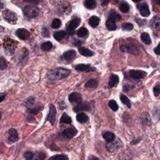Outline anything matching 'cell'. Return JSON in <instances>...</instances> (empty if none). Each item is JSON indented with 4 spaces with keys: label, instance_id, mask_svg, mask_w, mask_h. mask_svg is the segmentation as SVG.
<instances>
[{
    "label": "cell",
    "instance_id": "obj_1",
    "mask_svg": "<svg viewBox=\"0 0 160 160\" xmlns=\"http://www.w3.org/2000/svg\"><path fill=\"white\" fill-rule=\"evenodd\" d=\"M71 71L62 68H56L48 71L46 78L49 81H58L67 78Z\"/></svg>",
    "mask_w": 160,
    "mask_h": 160
},
{
    "label": "cell",
    "instance_id": "obj_2",
    "mask_svg": "<svg viewBox=\"0 0 160 160\" xmlns=\"http://www.w3.org/2000/svg\"><path fill=\"white\" fill-rule=\"evenodd\" d=\"M24 14L28 18H34L39 14V9L37 7L32 5H28L24 8Z\"/></svg>",
    "mask_w": 160,
    "mask_h": 160
},
{
    "label": "cell",
    "instance_id": "obj_3",
    "mask_svg": "<svg viewBox=\"0 0 160 160\" xmlns=\"http://www.w3.org/2000/svg\"><path fill=\"white\" fill-rule=\"evenodd\" d=\"M2 16L3 18L8 22L11 23V24H14L16 22L17 19H18V17L16 16V14L9 10H6L2 12Z\"/></svg>",
    "mask_w": 160,
    "mask_h": 160
},
{
    "label": "cell",
    "instance_id": "obj_4",
    "mask_svg": "<svg viewBox=\"0 0 160 160\" xmlns=\"http://www.w3.org/2000/svg\"><path fill=\"white\" fill-rule=\"evenodd\" d=\"M57 114V111L55 106L52 104L49 105V111L47 116L46 121H49L51 125H54L56 121V116Z\"/></svg>",
    "mask_w": 160,
    "mask_h": 160
},
{
    "label": "cell",
    "instance_id": "obj_5",
    "mask_svg": "<svg viewBox=\"0 0 160 160\" xmlns=\"http://www.w3.org/2000/svg\"><path fill=\"white\" fill-rule=\"evenodd\" d=\"M120 49L121 51L124 52H128L131 53L133 54H137L138 52V48L133 44H124L122 45L120 47Z\"/></svg>",
    "mask_w": 160,
    "mask_h": 160
},
{
    "label": "cell",
    "instance_id": "obj_6",
    "mask_svg": "<svg viewBox=\"0 0 160 160\" xmlns=\"http://www.w3.org/2000/svg\"><path fill=\"white\" fill-rule=\"evenodd\" d=\"M129 74L131 78L135 79H139L144 78L146 76V72L141 70L132 69L129 71Z\"/></svg>",
    "mask_w": 160,
    "mask_h": 160
},
{
    "label": "cell",
    "instance_id": "obj_7",
    "mask_svg": "<svg viewBox=\"0 0 160 160\" xmlns=\"http://www.w3.org/2000/svg\"><path fill=\"white\" fill-rule=\"evenodd\" d=\"M122 145L121 141L118 139L117 141H112L110 142H108L106 144V149L107 150L110 152H112L114 151H116L118 148H119Z\"/></svg>",
    "mask_w": 160,
    "mask_h": 160
},
{
    "label": "cell",
    "instance_id": "obj_8",
    "mask_svg": "<svg viewBox=\"0 0 160 160\" xmlns=\"http://www.w3.org/2000/svg\"><path fill=\"white\" fill-rule=\"evenodd\" d=\"M80 23H81L80 19H79L78 18L72 19L70 21V22H69V25H68V26L67 28L68 32L69 33H70V34H72L73 32L74 29L75 28H76L80 24Z\"/></svg>",
    "mask_w": 160,
    "mask_h": 160
},
{
    "label": "cell",
    "instance_id": "obj_9",
    "mask_svg": "<svg viewBox=\"0 0 160 160\" xmlns=\"http://www.w3.org/2000/svg\"><path fill=\"white\" fill-rule=\"evenodd\" d=\"M68 100L71 102H75L77 103H80L82 101V96L80 93L77 92H73L71 93L68 96Z\"/></svg>",
    "mask_w": 160,
    "mask_h": 160
},
{
    "label": "cell",
    "instance_id": "obj_10",
    "mask_svg": "<svg viewBox=\"0 0 160 160\" xmlns=\"http://www.w3.org/2000/svg\"><path fill=\"white\" fill-rule=\"evenodd\" d=\"M76 134H77V131L75 129L71 128L65 129L62 132V136L67 139L72 138Z\"/></svg>",
    "mask_w": 160,
    "mask_h": 160
},
{
    "label": "cell",
    "instance_id": "obj_11",
    "mask_svg": "<svg viewBox=\"0 0 160 160\" xmlns=\"http://www.w3.org/2000/svg\"><path fill=\"white\" fill-rule=\"evenodd\" d=\"M8 134H9L8 139L11 142H16L17 141L19 140V138L18 133L16 129H15L14 128H11L10 129H9Z\"/></svg>",
    "mask_w": 160,
    "mask_h": 160
},
{
    "label": "cell",
    "instance_id": "obj_12",
    "mask_svg": "<svg viewBox=\"0 0 160 160\" xmlns=\"http://www.w3.org/2000/svg\"><path fill=\"white\" fill-rule=\"evenodd\" d=\"M90 109V105L88 102H80L77 106L74 107L73 111L75 112H79L82 111H89Z\"/></svg>",
    "mask_w": 160,
    "mask_h": 160
},
{
    "label": "cell",
    "instance_id": "obj_13",
    "mask_svg": "<svg viewBox=\"0 0 160 160\" xmlns=\"http://www.w3.org/2000/svg\"><path fill=\"white\" fill-rule=\"evenodd\" d=\"M16 36L19 39H23V40L28 39L30 35L29 32L26 29H23V28L17 29V31H16Z\"/></svg>",
    "mask_w": 160,
    "mask_h": 160
},
{
    "label": "cell",
    "instance_id": "obj_14",
    "mask_svg": "<svg viewBox=\"0 0 160 160\" xmlns=\"http://www.w3.org/2000/svg\"><path fill=\"white\" fill-rule=\"evenodd\" d=\"M76 55V51L74 50L71 49V50H69L68 51H66L63 54V58L68 62H71L75 58Z\"/></svg>",
    "mask_w": 160,
    "mask_h": 160
},
{
    "label": "cell",
    "instance_id": "obj_15",
    "mask_svg": "<svg viewBox=\"0 0 160 160\" xmlns=\"http://www.w3.org/2000/svg\"><path fill=\"white\" fill-rule=\"evenodd\" d=\"M102 136L106 141L107 142H112L114 141L116 138V135L112 132L108 131H103L102 132Z\"/></svg>",
    "mask_w": 160,
    "mask_h": 160
},
{
    "label": "cell",
    "instance_id": "obj_16",
    "mask_svg": "<svg viewBox=\"0 0 160 160\" xmlns=\"http://www.w3.org/2000/svg\"><path fill=\"white\" fill-rule=\"evenodd\" d=\"M150 26L155 29H160V15L155 16L150 21Z\"/></svg>",
    "mask_w": 160,
    "mask_h": 160
},
{
    "label": "cell",
    "instance_id": "obj_17",
    "mask_svg": "<svg viewBox=\"0 0 160 160\" xmlns=\"http://www.w3.org/2000/svg\"><path fill=\"white\" fill-rule=\"evenodd\" d=\"M139 12L141 15L143 17H148L149 16L150 11L147 4L144 3L141 4V6L139 8Z\"/></svg>",
    "mask_w": 160,
    "mask_h": 160
},
{
    "label": "cell",
    "instance_id": "obj_18",
    "mask_svg": "<svg viewBox=\"0 0 160 160\" xmlns=\"http://www.w3.org/2000/svg\"><path fill=\"white\" fill-rule=\"evenodd\" d=\"M78 51H79V52L81 55H82L84 56H86V57L92 56L94 54V52L92 51H91V50H89V49H88L87 48H83V47L79 48H78Z\"/></svg>",
    "mask_w": 160,
    "mask_h": 160
},
{
    "label": "cell",
    "instance_id": "obj_19",
    "mask_svg": "<svg viewBox=\"0 0 160 160\" xmlns=\"http://www.w3.org/2000/svg\"><path fill=\"white\" fill-rule=\"evenodd\" d=\"M140 122L142 125L148 126L151 122V119L149 114L148 113H144L141 115L140 117Z\"/></svg>",
    "mask_w": 160,
    "mask_h": 160
},
{
    "label": "cell",
    "instance_id": "obj_20",
    "mask_svg": "<svg viewBox=\"0 0 160 160\" xmlns=\"http://www.w3.org/2000/svg\"><path fill=\"white\" fill-rule=\"evenodd\" d=\"M76 120L79 123L83 124L88 121V116L85 113L80 112L76 115Z\"/></svg>",
    "mask_w": 160,
    "mask_h": 160
},
{
    "label": "cell",
    "instance_id": "obj_21",
    "mask_svg": "<svg viewBox=\"0 0 160 160\" xmlns=\"http://www.w3.org/2000/svg\"><path fill=\"white\" fill-rule=\"evenodd\" d=\"M119 81V76L116 74H112L110 76L108 81V85L110 88H112L115 84H116Z\"/></svg>",
    "mask_w": 160,
    "mask_h": 160
},
{
    "label": "cell",
    "instance_id": "obj_22",
    "mask_svg": "<svg viewBox=\"0 0 160 160\" xmlns=\"http://www.w3.org/2000/svg\"><path fill=\"white\" fill-rule=\"evenodd\" d=\"M100 22V19L98 17L96 16H92L90 18L89 20V24L92 27V28H96Z\"/></svg>",
    "mask_w": 160,
    "mask_h": 160
},
{
    "label": "cell",
    "instance_id": "obj_23",
    "mask_svg": "<svg viewBox=\"0 0 160 160\" xmlns=\"http://www.w3.org/2000/svg\"><path fill=\"white\" fill-rule=\"evenodd\" d=\"M59 122L60 124H71L72 122V119L69 115L64 112L61 116Z\"/></svg>",
    "mask_w": 160,
    "mask_h": 160
},
{
    "label": "cell",
    "instance_id": "obj_24",
    "mask_svg": "<svg viewBox=\"0 0 160 160\" xmlns=\"http://www.w3.org/2000/svg\"><path fill=\"white\" fill-rule=\"evenodd\" d=\"M90 64H79L76 65L74 68L76 70L79 71H87L88 72L89 68H90Z\"/></svg>",
    "mask_w": 160,
    "mask_h": 160
},
{
    "label": "cell",
    "instance_id": "obj_25",
    "mask_svg": "<svg viewBox=\"0 0 160 160\" xmlns=\"http://www.w3.org/2000/svg\"><path fill=\"white\" fill-rule=\"evenodd\" d=\"M98 85V81L94 79H89L84 84L85 88H96Z\"/></svg>",
    "mask_w": 160,
    "mask_h": 160
},
{
    "label": "cell",
    "instance_id": "obj_26",
    "mask_svg": "<svg viewBox=\"0 0 160 160\" xmlns=\"http://www.w3.org/2000/svg\"><path fill=\"white\" fill-rule=\"evenodd\" d=\"M106 26L107 29L109 31H114L115 29H116L117 26L116 25V22H114V21L110 19H108V20L106 22Z\"/></svg>",
    "mask_w": 160,
    "mask_h": 160
},
{
    "label": "cell",
    "instance_id": "obj_27",
    "mask_svg": "<svg viewBox=\"0 0 160 160\" xmlns=\"http://www.w3.org/2000/svg\"><path fill=\"white\" fill-rule=\"evenodd\" d=\"M43 109L42 106H38L35 108H28L26 109V112L29 114H38L41 110Z\"/></svg>",
    "mask_w": 160,
    "mask_h": 160
},
{
    "label": "cell",
    "instance_id": "obj_28",
    "mask_svg": "<svg viewBox=\"0 0 160 160\" xmlns=\"http://www.w3.org/2000/svg\"><path fill=\"white\" fill-rule=\"evenodd\" d=\"M141 41L146 44H150L151 43V39L148 33L143 32L141 35Z\"/></svg>",
    "mask_w": 160,
    "mask_h": 160
},
{
    "label": "cell",
    "instance_id": "obj_29",
    "mask_svg": "<svg viewBox=\"0 0 160 160\" xmlns=\"http://www.w3.org/2000/svg\"><path fill=\"white\" fill-rule=\"evenodd\" d=\"M66 35V32L64 31H60L55 32L53 34V36H54V38L57 41H60L62 39H63Z\"/></svg>",
    "mask_w": 160,
    "mask_h": 160
},
{
    "label": "cell",
    "instance_id": "obj_30",
    "mask_svg": "<svg viewBox=\"0 0 160 160\" xmlns=\"http://www.w3.org/2000/svg\"><path fill=\"white\" fill-rule=\"evenodd\" d=\"M120 98L121 101L124 104H125L128 108H131V101H130V100L129 99V98L126 96L121 94H120V98Z\"/></svg>",
    "mask_w": 160,
    "mask_h": 160
},
{
    "label": "cell",
    "instance_id": "obj_31",
    "mask_svg": "<svg viewBox=\"0 0 160 160\" xmlns=\"http://www.w3.org/2000/svg\"><path fill=\"white\" fill-rule=\"evenodd\" d=\"M109 19L114 21V22H116V21H119L121 18L119 14H118L117 12H116L115 11H111V12H110V14H109V16L108 18Z\"/></svg>",
    "mask_w": 160,
    "mask_h": 160
},
{
    "label": "cell",
    "instance_id": "obj_32",
    "mask_svg": "<svg viewBox=\"0 0 160 160\" xmlns=\"http://www.w3.org/2000/svg\"><path fill=\"white\" fill-rule=\"evenodd\" d=\"M45 158V154L42 151H37L34 154L32 160H44Z\"/></svg>",
    "mask_w": 160,
    "mask_h": 160
},
{
    "label": "cell",
    "instance_id": "obj_33",
    "mask_svg": "<svg viewBox=\"0 0 160 160\" xmlns=\"http://www.w3.org/2000/svg\"><path fill=\"white\" fill-rule=\"evenodd\" d=\"M88 34V31L86 28L82 27L80 29H79V30L77 32V34L79 38H84L86 37Z\"/></svg>",
    "mask_w": 160,
    "mask_h": 160
},
{
    "label": "cell",
    "instance_id": "obj_34",
    "mask_svg": "<svg viewBox=\"0 0 160 160\" xmlns=\"http://www.w3.org/2000/svg\"><path fill=\"white\" fill-rule=\"evenodd\" d=\"M41 48L42 50L45 51H48L52 49V44L50 41H46L42 44Z\"/></svg>",
    "mask_w": 160,
    "mask_h": 160
},
{
    "label": "cell",
    "instance_id": "obj_35",
    "mask_svg": "<svg viewBox=\"0 0 160 160\" xmlns=\"http://www.w3.org/2000/svg\"><path fill=\"white\" fill-rule=\"evenodd\" d=\"M84 5L88 9H93L96 5V0H86Z\"/></svg>",
    "mask_w": 160,
    "mask_h": 160
},
{
    "label": "cell",
    "instance_id": "obj_36",
    "mask_svg": "<svg viewBox=\"0 0 160 160\" xmlns=\"http://www.w3.org/2000/svg\"><path fill=\"white\" fill-rule=\"evenodd\" d=\"M48 160H68V158L64 154H56L51 157Z\"/></svg>",
    "mask_w": 160,
    "mask_h": 160
},
{
    "label": "cell",
    "instance_id": "obj_37",
    "mask_svg": "<svg viewBox=\"0 0 160 160\" xmlns=\"http://www.w3.org/2000/svg\"><path fill=\"white\" fill-rule=\"evenodd\" d=\"M119 9L121 12H122L124 13H126V12H129V6L128 3L124 2L120 4Z\"/></svg>",
    "mask_w": 160,
    "mask_h": 160
},
{
    "label": "cell",
    "instance_id": "obj_38",
    "mask_svg": "<svg viewBox=\"0 0 160 160\" xmlns=\"http://www.w3.org/2000/svg\"><path fill=\"white\" fill-rule=\"evenodd\" d=\"M109 108L113 111H116L118 109V105L116 102V101L112 99L111 101H109Z\"/></svg>",
    "mask_w": 160,
    "mask_h": 160
},
{
    "label": "cell",
    "instance_id": "obj_39",
    "mask_svg": "<svg viewBox=\"0 0 160 160\" xmlns=\"http://www.w3.org/2000/svg\"><path fill=\"white\" fill-rule=\"evenodd\" d=\"M34 101H35V99H34V98L33 97H29L28 98V99L24 102H25L24 105L27 107V108H30L32 105L34 104Z\"/></svg>",
    "mask_w": 160,
    "mask_h": 160
},
{
    "label": "cell",
    "instance_id": "obj_40",
    "mask_svg": "<svg viewBox=\"0 0 160 160\" xmlns=\"http://www.w3.org/2000/svg\"><path fill=\"white\" fill-rule=\"evenodd\" d=\"M60 26H61V21L57 18L54 19L51 23V27L53 29H57V28H59Z\"/></svg>",
    "mask_w": 160,
    "mask_h": 160
},
{
    "label": "cell",
    "instance_id": "obj_41",
    "mask_svg": "<svg viewBox=\"0 0 160 160\" xmlns=\"http://www.w3.org/2000/svg\"><path fill=\"white\" fill-rule=\"evenodd\" d=\"M133 28H134V26H133L132 24L129 23V22L124 23L122 26V29L124 31H131L133 29Z\"/></svg>",
    "mask_w": 160,
    "mask_h": 160
},
{
    "label": "cell",
    "instance_id": "obj_42",
    "mask_svg": "<svg viewBox=\"0 0 160 160\" xmlns=\"http://www.w3.org/2000/svg\"><path fill=\"white\" fill-rule=\"evenodd\" d=\"M23 156H24V158L26 160H32L33 158V156H34V154L31 151H28L24 153Z\"/></svg>",
    "mask_w": 160,
    "mask_h": 160
},
{
    "label": "cell",
    "instance_id": "obj_43",
    "mask_svg": "<svg viewBox=\"0 0 160 160\" xmlns=\"http://www.w3.org/2000/svg\"><path fill=\"white\" fill-rule=\"evenodd\" d=\"M7 68V62L6 61L2 58H1V61H0V69L1 70H4Z\"/></svg>",
    "mask_w": 160,
    "mask_h": 160
},
{
    "label": "cell",
    "instance_id": "obj_44",
    "mask_svg": "<svg viewBox=\"0 0 160 160\" xmlns=\"http://www.w3.org/2000/svg\"><path fill=\"white\" fill-rule=\"evenodd\" d=\"M153 92L155 96H159V94H160V85H157L154 87Z\"/></svg>",
    "mask_w": 160,
    "mask_h": 160
},
{
    "label": "cell",
    "instance_id": "obj_45",
    "mask_svg": "<svg viewBox=\"0 0 160 160\" xmlns=\"http://www.w3.org/2000/svg\"><path fill=\"white\" fill-rule=\"evenodd\" d=\"M25 2H29L30 4H39L41 0H24Z\"/></svg>",
    "mask_w": 160,
    "mask_h": 160
},
{
    "label": "cell",
    "instance_id": "obj_46",
    "mask_svg": "<svg viewBox=\"0 0 160 160\" xmlns=\"http://www.w3.org/2000/svg\"><path fill=\"white\" fill-rule=\"evenodd\" d=\"M154 51L157 55H160V44H159L156 48H154Z\"/></svg>",
    "mask_w": 160,
    "mask_h": 160
},
{
    "label": "cell",
    "instance_id": "obj_47",
    "mask_svg": "<svg viewBox=\"0 0 160 160\" xmlns=\"http://www.w3.org/2000/svg\"><path fill=\"white\" fill-rule=\"evenodd\" d=\"M42 34L43 35V36H45V37H48V35H49V33H48V31L46 29H43L42 31Z\"/></svg>",
    "mask_w": 160,
    "mask_h": 160
},
{
    "label": "cell",
    "instance_id": "obj_48",
    "mask_svg": "<svg viewBox=\"0 0 160 160\" xmlns=\"http://www.w3.org/2000/svg\"><path fill=\"white\" fill-rule=\"evenodd\" d=\"M89 160H99V158L98 157H96L95 156L91 155V156H90L89 157Z\"/></svg>",
    "mask_w": 160,
    "mask_h": 160
},
{
    "label": "cell",
    "instance_id": "obj_49",
    "mask_svg": "<svg viewBox=\"0 0 160 160\" xmlns=\"http://www.w3.org/2000/svg\"><path fill=\"white\" fill-rule=\"evenodd\" d=\"M139 140H140V139H134L133 141H131V144H136V143H137Z\"/></svg>",
    "mask_w": 160,
    "mask_h": 160
},
{
    "label": "cell",
    "instance_id": "obj_50",
    "mask_svg": "<svg viewBox=\"0 0 160 160\" xmlns=\"http://www.w3.org/2000/svg\"><path fill=\"white\" fill-rule=\"evenodd\" d=\"M4 99H5V95H2V96H1V100H0V101H1V102H2Z\"/></svg>",
    "mask_w": 160,
    "mask_h": 160
},
{
    "label": "cell",
    "instance_id": "obj_51",
    "mask_svg": "<svg viewBox=\"0 0 160 160\" xmlns=\"http://www.w3.org/2000/svg\"><path fill=\"white\" fill-rule=\"evenodd\" d=\"M155 2H156L158 4H159V5L160 6V0H155Z\"/></svg>",
    "mask_w": 160,
    "mask_h": 160
},
{
    "label": "cell",
    "instance_id": "obj_52",
    "mask_svg": "<svg viewBox=\"0 0 160 160\" xmlns=\"http://www.w3.org/2000/svg\"><path fill=\"white\" fill-rule=\"evenodd\" d=\"M132 1H134V2H139V1H141V0H132Z\"/></svg>",
    "mask_w": 160,
    "mask_h": 160
}]
</instances>
